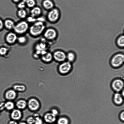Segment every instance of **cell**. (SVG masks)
Listing matches in <instances>:
<instances>
[{"label":"cell","mask_w":124,"mask_h":124,"mask_svg":"<svg viewBox=\"0 0 124 124\" xmlns=\"http://www.w3.org/2000/svg\"><path fill=\"white\" fill-rule=\"evenodd\" d=\"M46 27L44 22L36 21L29 26V33L33 37L38 36L44 32Z\"/></svg>","instance_id":"1"},{"label":"cell","mask_w":124,"mask_h":124,"mask_svg":"<svg viewBox=\"0 0 124 124\" xmlns=\"http://www.w3.org/2000/svg\"><path fill=\"white\" fill-rule=\"evenodd\" d=\"M46 15V19L50 23H55L60 19V12L59 9L54 7L52 9L48 11Z\"/></svg>","instance_id":"2"},{"label":"cell","mask_w":124,"mask_h":124,"mask_svg":"<svg viewBox=\"0 0 124 124\" xmlns=\"http://www.w3.org/2000/svg\"><path fill=\"white\" fill-rule=\"evenodd\" d=\"M29 24L27 21H22L15 25L13 29L16 33L23 34L29 30Z\"/></svg>","instance_id":"3"},{"label":"cell","mask_w":124,"mask_h":124,"mask_svg":"<svg viewBox=\"0 0 124 124\" xmlns=\"http://www.w3.org/2000/svg\"><path fill=\"white\" fill-rule=\"evenodd\" d=\"M124 61V54L119 53L114 55L112 57L110 61V64L113 67L118 68L122 65Z\"/></svg>","instance_id":"4"},{"label":"cell","mask_w":124,"mask_h":124,"mask_svg":"<svg viewBox=\"0 0 124 124\" xmlns=\"http://www.w3.org/2000/svg\"><path fill=\"white\" fill-rule=\"evenodd\" d=\"M72 67L71 62L68 61H65L61 63L58 67V70L62 74H66L70 72Z\"/></svg>","instance_id":"5"},{"label":"cell","mask_w":124,"mask_h":124,"mask_svg":"<svg viewBox=\"0 0 124 124\" xmlns=\"http://www.w3.org/2000/svg\"><path fill=\"white\" fill-rule=\"evenodd\" d=\"M44 38L48 40H52L55 39L57 36V32L54 29L50 28L45 30L44 32Z\"/></svg>","instance_id":"6"},{"label":"cell","mask_w":124,"mask_h":124,"mask_svg":"<svg viewBox=\"0 0 124 124\" xmlns=\"http://www.w3.org/2000/svg\"><path fill=\"white\" fill-rule=\"evenodd\" d=\"M124 85L123 80L120 79H116L113 81L111 86L113 90L115 92L119 93L123 90Z\"/></svg>","instance_id":"7"},{"label":"cell","mask_w":124,"mask_h":124,"mask_svg":"<svg viewBox=\"0 0 124 124\" xmlns=\"http://www.w3.org/2000/svg\"><path fill=\"white\" fill-rule=\"evenodd\" d=\"M53 59L56 61L61 63L65 61L66 59V54L63 51L58 50L53 54Z\"/></svg>","instance_id":"8"},{"label":"cell","mask_w":124,"mask_h":124,"mask_svg":"<svg viewBox=\"0 0 124 124\" xmlns=\"http://www.w3.org/2000/svg\"><path fill=\"white\" fill-rule=\"evenodd\" d=\"M17 96V92L13 89L7 90L5 92L4 96L7 101H11L15 100Z\"/></svg>","instance_id":"9"},{"label":"cell","mask_w":124,"mask_h":124,"mask_svg":"<svg viewBox=\"0 0 124 124\" xmlns=\"http://www.w3.org/2000/svg\"><path fill=\"white\" fill-rule=\"evenodd\" d=\"M18 37L15 32H10L6 36L5 39L6 42L9 44H14L17 41Z\"/></svg>","instance_id":"10"},{"label":"cell","mask_w":124,"mask_h":124,"mask_svg":"<svg viewBox=\"0 0 124 124\" xmlns=\"http://www.w3.org/2000/svg\"><path fill=\"white\" fill-rule=\"evenodd\" d=\"M27 105L29 109L33 111L37 110L40 106L38 101L34 98L30 99L28 102Z\"/></svg>","instance_id":"11"},{"label":"cell","mask_w":124,"mask_h":124,"mask_svg":"<svg viewBox=\"0 0 124 124\" xmlns=\"http://www.w3.org/2000/svg\"><path fill=\"white\" fill-rule=\"evenodd\" d=\"M11 111L10 116L12 120L17 121L21 119L22 114L21 110L14 108Z\"/></svg>","instance_id":"12"},{"label":"cell","mask_w":124,"mask_h":124,"mask_svg":"<svg viewBox=\"0 0 124 124\" xmlns=\"http://www.w3.org/2000/svg\"><path fill=\"white\" fill-rule=\"evenodd\" d=\"M30 12L31 16L37 18L41 16L42 13V11L39 7L36 6L31 8Z\"/></svg>","instance_id":"13"},{"label":"cell","mask_w":124,"mask_h":124,"mask_svg":"<svg viewBox=\"0 0 124 124\" xmlns=\"http://www.w3.org/2000/svg\"><path fill=\"white\" fill-rule=\"evenodd\" d=\"M41 4L43 8L48 11L54 7V4L52 0H43Z\"/></svg>","instance_id":"14"},{"label":"cell","mask_w":124,"mask_h":124,"mask_svg":"<svg viewBox=\"0 0 124 124\" xmlns=\"http://www.w3.org/2000/svg\"><path fill=\"white\" fill-rule=\"evenodd\" d=\"M113 100L115 104L117 105H120L123 102V97L121 94L116 92L114 94Z\"/></svg>","instance_id":"15"},{"label":"cell","mask_w":124,"mask_h":124,"mask_svg":"<svg viewBox=\"0 0 124 124\" xmlns=\"http://www.w3.org/2000/svg\"><path fill=\"white\" fill-rule=\"evenodd\" d=\"M44 119L46 123L52 124L56 120V116L51 113L46 114L44 116Z\"/></svg>","instance_id":"16"},{"label":"cell","mask_w":124,"mask_h":124,"mask_svg":"<svg viewBox=\"0 0 124 124\" xmlns=\"http://www.w3.org/2000/svg\"><path fill=\"white\" fill-rule=\"evenodd\" d=\"M41 58L42 60L44 62H50L53 59V54L50 52H46L41 55Z\"/></svg>","instance_id":"17"},{"label":"cell","mask_w":124,"mask_h":124,"mask_svg":"<svg viewBox=\"0 0 124 124\" xmlns=\"http://www.w3.org/2000/svg\"><path fill=\"white\" fill-rule=\"evenodd\" d=\"M27 105L25 101L23 99H20L18 100L15 104V105L17 108L20 110L24 109Z\"/></svg>","instance_id":"18"},{"label":"cell","mask_w":124,"mask_h":124,"mask_svg":"<svg viewBox=\"0 0 124 124\" xmlns=\"http://www.w3.org/2000/svg\"><path fill=\"white\" fill-rule=\"evenodd\" d=\"M15 104L11 101H7L4 103V108L7 110L11 111L14 109Z\"/></svg>","instance_id":"19"},{"label":"cell","mask_w":124,"mask_h":124,"mask_svg":"<svg viewBox=\"0 0 124 124\" xmlns=\"http://www.w3.org/2000/svg\"><path fill=\"white\" fill-rule=\"evenodd\" d=\"M15 25L14 22L10 19L6 20L4 23V26L7 29L9 30L13 29Z\"/></svg>","instance_id":"20"},{"label":"cell","mask_w":124,"mask_h":124,"mask_svg":"<svg viewBox=\"0 0 124 124\" xmlns=\"http://www.w3.org/2000/svg\"><path fill=\"white\" fill-rule=\"evenodd\" d=\"M16 92H22L25 91L26 89L25 86L22 85L15 84L13 86V88Z\"/></svg>","instance_id":"21"},{"label":"cell","mask_w":124,"mask_h":124,"mask_svg":"<svg viewBox=\"0 0 124 124\" xmlns=\"http://www.w3.org/2000/svg\"><path fill=\"white\" fill-rule=\"evenodd\" d=\"M76 57L75 54L72 52H70L66 54V59H67L68 61L71 63L75 60Z\"/></svg>","instance_id":"22"},{"label":"cell","mask_w":124,"mask_h":124,"mask_svg":"<svg viewBox=\"0 0 124 124\" xmlns=\"http://www.w3.org/2000/svg\"><path fill=\"white\" fill-rule=\"evenodd\" d=\"M117 45L119 47H124V37L123 35L120 36L116 40Z\"/></svg>","instance_id":"23"},{"label":"cell","mask_w":124,"mask_h":124,"mask_svg":"<svg viewBox=\"0 0 124 124\" xmlns=\"http://www.w3.org/2000/svg\"><path fill=\"white\" fill-rule=\"evenodd\" d=\"M17 14L20 18L23 19L27 17V14L24 9H20L18 11Z\"/></svg>","instance_id":"24"},{"label":"cell","mask_w":124,"mask_h":124,"mask_svg":"<svg viewBox=\"0 0 124 124\" xmlns=\"http://www.w3.org/2000/svg\"><path fill=\"white\" fill-rule=\"evenodd\" d=\"M25 4L26 6L31 8L36 6V2L35 0H26Z\"/></svg>","instance_id":"25"},{"label":"cell","mask_w":124,"mask_h":124,"mask_svg":"<svg viewBox=\"0 0 124 124\" xmlns=\"http://www.w3.org/2000/svg\"><path fill=\"white\" fill-rule=\"evenodd\" d=\"M69 121L67 118L62 117L59 118L57 121V124H69Z\"/></svg>","instance_id":"26"},{"label":"cell","mask_w":124,"mask_h":124,"mask_svg":"<svg viewBox=\"0 0 124 124\" xmlns=\"http://www.w3.org/2000/svg\"><path fill=\"white\" fill-rule=\"evenodd\" d=\"M27 40L26 37L24 36H21L18 37L17 41L20 44H23L26 42Z\"/></svg>","instance_id":"27"},{"label":"cell","mask_w":124,"mask_h":124,"mask_svg":"<svg viewBox=\"0 0 124 124\" xmlns=\"http://www.w3.org/2000/svg\"><path fill=\"white\" fill-rule=\"evenodd\" d=\"M8 49L5 47L0 48V55L3 56L5 55L8 53Z\"/></svg>","instance_id":"28"},{"label":"cell","mask_w":124,"mask_h":124,"mask_svg":"<svg viewBox=\"0 0 124 124\" xmlns=\"http://www.w3.org/2000/svg\"><path fill=\"white\" fill-rule=\"evenodd\" d=\"M34 118L35 121L34 124H42L43 122L42 119L37 116L35 115Z\"/></svg>","instance_id":"29"},{"label":"cell","mask_w":124,"mask_h":124,"mask_svg":"<svg viewBox=\"0 0 124 124\" xmlns=\"http://www.w3.org/2000/svg\"><path fill=\"white\" fill-rule=\"evenodd\" d=\"M26 6L25 2L21 1L19 2L18 7L20 9H24Z\"/></svg>","instance_id":"30"},{"label":"cell","mask_w":124,"mask_h":124,"mask_svg":"<svg viewBox=\"0 0 124 124\" xmlns=\"http://www.w3.org/2000/svg\"><path fill=\"white\" fill-rule=\"evenodd\" d=\"M35 119L34 117H30L27 119V123L28 124H34Z\"/></svg>","instance_id":"31"},{"label":"cell","mask_w":124,"mask_h":124,"mask_svg":"<svg viewBox=\"0 0 124 124\" xmlns=\"http://www.w3.org/2000/svg\"><path fill=\"white\" fill-rule=\"evenodd\" d=\"M37 21V18L32 17L30 16L27 18V21L28 22L33 23Z\"/></svg>","instance_id":"32"},{"label":"cell","mask_w":124,"mask_h":124,"mask_svg":"<svg viewBox=\"0 0 124 124\" xmlns=\"http://www.w3.org/2000/svg\"><path fill=\"white\" fill-rule=\"evenodd\" d=\"M119 117L120 119L122 121L124 120V111H122L120 114Z\"/></svg>","instance_id":"33"},{"label":"cell","mask_w":124,"mask_h":124,"mask_svg":"<svg viewBox=\"0 0 124 124\" xmlns=\"http://www.w3.org/2000/svg\"><path fill=\"white\" fill-rule=\"evenodd\" d=\"M51 113L56 116L57 115L58 113V111L55 109H52Z\"/></svg>","instance_id":"34"},{"label":"cell","mask_w":124,"mask_h":124,"mask_svg":"<svg viewBox=\"0 0 124 124\" xmlns=\"http://www.w3.org/2000/svg\"><path fill=\"white\" fill-rule=\"evenodd\" d=\"M4 26V23L0 19V30H2Z\"/></svg>","instance_id":"35"},{"label":"cell","mask_w":124,"mask_h":124,"mask_svg":"<svg viewBox=\"0 0 124 124\" xmlns=\"http://www.w3.org/2000/svg\"><path fill=\"white\" fill-rule=\"evenodd\" d=\"M8 124H18L16 121L12 120L9 121Z\"/></svg>","instance_id":"36"},{"label":"cell","mask_w":124,"mask_h":124,"mask_svg":"<svg viewBox=\"0 0 124 124\" xmlns=\"http://www.w3.org/2000/svg\"><path fill=\"white\" fill-rule=\"evenodd\" d=\"M15 2H20L23 1L25 2H26V0H13Z\"/></svg>","instance_id":"37"},{"label":"cell","mask_w":124,"mask_h":124,"mask_svg":"<svg viewBox=\"0 0 124 124\" xmlns=\"http://www.w3.org/2000/svg\"><path fill=\"white\" fill-rule=\"evenodd\" d=\"M18 124H28L27 123L24 122H21Z\"/></svg>","instance_id":"38"},{"label":"cell","mask_w":124,"mask_h":124,"mask_svg":"<svg viewBox=\"0 0 124 124\" xmlns=\"http://www.w3.org/2000/svg\"></svg>","instance_id":"39"}]
</instances>
